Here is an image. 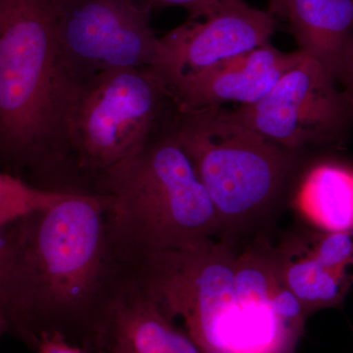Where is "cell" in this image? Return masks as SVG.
<instances>
[{
	"label": "cell",
	"instance_id": "cell-11",
	"mask_svg": "<svg viewBox=\"0 0 353 353\" xmlns=\"http://www.w3.org/2000/svg\"><path fill=\"white\" fill-rule=\"evenodd\" d=\"M304 57L303 51L282 52L267 43L168 87L183 111L221 108L229 102L250 105L263 99Z\"/></svg>",
	"mask_w": 353,
	"mask_h": 353
},
{
	"label": "cell",
	"instance_id": "cell-7",
	"mask_svg": "<svg viewBox=\"0 0 353 353\" xmlns=\"http://www.w3.org/2000/svg\"><path fill=\"white\" fill-rule=\"evenodd\" d=\"M54 7L58 55L79 83L112 70L163 67L145 0H54Z\"/></svg>",
	"mask_w": 353,
	"mask_h": 353
},
{
	"label": "cell",
	"instance_id": "cell-5",
	"mask_svg": "<svg viewBox=\"0 0 353 353\" xmlns=\"http://www.w3.org/2000/svg\"><path fill=\"white\" fill-rule=\"evenodd\" d=\"M170 132L212 201L225 241L273 208L299 163L297 150L265 138L224 109H180Z\"/></svg>",
	"mask_w": 353,
	"mask_h": 353
},
{
	"label": "cell",
	"instance_id": "cell-4",
	"mask_svg": "<svg viewBox=\"0 0 353 353\" xmlns=\"http://www.w3.org/2000/svg\"><path fill=\"white\" fill-rule=\"evenodd\" d=\"M92 196L103 204L111 239L128 265L221 234L213 202L171 132L101 172Z\"/></svg>",
	"mask_w": 353,
	"mask_h": 353
},
{
	"label": "cell",
	"instance_id": "cell-13",
	"mask_svg": "<svg viewBox=\"0 0 353 353\" xmlns=\"http://www.w3.org/2000/svg\"><path fill=\"white\" fill-rule=\"evenodd\" d=\"M294 206L315 231L352 230L353 167L338 162L312 167L299 185Z\"/></svg>",
	"mask_w": 353,
	"mask_h": 353
},
{
	"label": "cell",
	"instance_id": "cell-10",
	"mask_svg": "<svg viewBox=\"0 0 353 353\" xmlns=\"http://www.w3.org/2000/svg\"><path fill=\"white\" fill-rule=\"evenodd\" d=\"M90 353H203L130 272L106 304Z\"/></svg>",
	"mask_w": 353,
	"mask_h": 353
},
{
	"label": "cell",
	"instance_id": "cell-12",
	"mask_svg": "<svg viewBox=\"0 0 353 353\" xmlns=\"http://www.w3.org/2000/svg\"><path fill=\"white\" fill-rule=\"evenodd\" d=\"M285 18L299 50L353 101V0H289Z\"/></svg>",
	"mask_w": 353,
	"mask_h": 353
},
{
	"label": "cell",
	"instance_id": "cell-15",
	"mask_svg": "<svg viewBox=\"0 0 353 353\" xmlns=\"http://www.w3.org/2000/svg\"><path fill=\"white\" fill-rule=\"evenodd\" d=\"M70 194L37 189L0 171V221L12 222L48 209Z\"/></svg>",
	"mask_w": 353,
	"mask_h": 353
},
{
	"label": "cell",
	"instance_id": "cell-22",
	"mask_svg": "<svg viewBox=\"0 0 353 353\" xmlns=\"http://www.w3.org/2000/svg\"><path fill=\"white\" fill-rule=\"evenodd\" d=\"M8 332V327H7V323L6 319H4L3 315L0 312V338H1L2 334H4Z\"/></svg>",
	"mask_w": 353,
	"mask_h": 353
},
{
	"label": "cell",
	"instance_id": "cell-19",
	"mask_svg": "<svg viewBox=\"0 0 353 353\" xmlns=\"http://www.w3.org/2000/svg\"><path fill=\"white\" fill-rule=\"evenodd\" d=\"M22 0H0V38L12 19Z\"/></svg>",
	"mask_w": 353,
	"mask_h": 353
},
{
	"label": "cell",
	"instance_id": "cell-2",
	"mask_svg": "<svg viewBox=\"0 0 353 353\" xmlns=\"http://www.w3.org/2000/svg\"><path fill=\"white\" fill-rule=\"evenodd\" d=\"M82 87L58 55L54 0H22L0 38V171L92 196L73 138Z\"/></svg>",
	"mask_w": 353,
	"mask_h": 353
},
{
	"label": "cell",
	"instance_id": "cell-21",
	"mask_svg": "<svg viewBox=\"0 0 353 353\" xmlns=\"http://www.w3.org/2000/svg\"><path fill=\"white\" fill-rule=\"evenodd\" d=\"M288 3H289V0H271L269 12H270L272 15L275 16V17L276 16L285 17Z\"/></svg>",
	"mask_w": 353,
	"mask_h": 353
},
{
	"label": "cell",
	"instance_id": "cell-17",
	"mask_svg": "<svg viewBox=\"0 0 353 353\" xmlns=\"http://www.w3.org/2000/svg\"><path fill=\"white\" fill-rule=\"evenodd\" d=\"M222 0H145L152 8H166V7H183L190 13L189 19H196L204 14L212 10Z\"/></svg>",
	"mask_w": 353,
	"mask_h": 353
},
{
	"label": "cell",
	"instance_id": "cell-18",
	"mask_svg": "<svg viewBox=\"0 0 353 353\" xmlns=\"http://www.w3.org/2000/svg\"><path fill=\"white\" fill-rule=\"evenodd\" d=\"M32 350L36 353H90L58 334H43Z\"/></svg>",
	"mask_w": 353,
	"mask_h": 353
},
{
	"label": "cell",
	"instance_id": "cell-6",
	"mask_svg": "<svg viewBox=\"0 0 353 353\" xmlns=\"http://www.w3.org/2000/svg\"><path fill=\"white\" fill-rule=\"evenodd\" d=\"M179 111L153 69L112 70L83 83L73 138L92 196L95 176L169 134Z\"/></svg>",
	"mask_w": 353,
	"mask_h": 353
},
{
	"label": "cell",
	"instance_id": "cell-20",
	"mask_svg": "<svg viewBox=\"0 0 353 353\" xmlns=\"http://www.w3.org/2000/svg\"><path fill=\"white\" fill-rule=\"evenodd\" d=\"M12 222H2V221H0V266H1L2 261H3L7 245H8Z\"/></svg>",
	"mask_w": 353,
	"mask_h": 353
},
{
	"label": "cell",
	"instance_id": "cell-8",
	"mask_svg": "<svg viewBox=\"0 0 353 353\" xmlns=\"http://www.w3.org/2000/svg\"><path fill=\"white\" fill-rule=\"evenodd\" d=\"M227 113L292 150L339 141L353 123V101L326 70L305 54L263 99Z\"/></svg>",
	"mask_w": 353,
	"mask_h": 353
},
{
	"label": "cell",
	"instance_id": "cell-9",
	"mask_svg": "<svg viewBox=\"0 0 353 353\" xmlns=\"http://www.w3.org/2000/svg\"><path fill=\"white\" fill-rule=\"evenodd\" d=\"M276 28L275 16L269 11L252 8L243 0H222L212 10L188 20L161 39L166 58L157 73L167 85L196 75L270 43Z\"/></svg>",
	"mask_w": 353,
	"mask_h": 353
},
{
	"label": "cell",
	"instance_id": "cell-3",
	"mask_svg": "<svg viewBox=\"0 0 353 353\" xmlns=\"http://www.w3.org/2000/svg\"><path fill=\"white\" fill-rule=\"evenodd\" d=\"M236 252L231 241L211 239L145 255L130 270L203 353H296L305 324L239 296Z\"/></svg>",
	"mask_w": 353,
	"mask_h": 353
},
{
	"label": "cell",
	"instance_id": "cell-14",
	"mask_svg": "<svg viewBox=\"0 0 353 353\" xmlns=\"http://www.w3.org/2000/svg\"><path fill=\"white\" fill-rule=\"evenodd\" d=\"M279 271L306 315L340 308L353 285V274L324 266L303 252L290 236L274 246Z\"/></svg>",
	"mask_w": 353,
	"mask_h": 353
},
{
	"label": "cell",
	"instance_id": "cell-16",
	"mask_svg": "<svg viewBox=\"0 0 353 353\" xmlns=\"http://www.w3.org/2000/svg\"><path fill=\"white\" fill-rule=\"evenodd\" d=\"M290 236L319 263L353 274V229L334 233L309 229Z\"/></svg>",
	"mask_w": 353,
	"mask_h": 353
},
{
	"label": "cell",
	"instance_id": "cell-1",
	"mask_svg": "<svg viewBox=\"0 0 353 353\" xmlns=\"http://www.w3.org/2000/svg\"><path fill=\"white\" fill-rule=\"evenodd\" d=\"M128 274L101 199L70 194L13 221L0 266V312L31 348L43 334H58L88 350Z\"/></svg>",
	"mask_w": 353,
	"mask_h": 353
}]
</instances>
